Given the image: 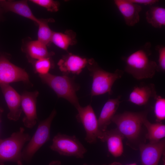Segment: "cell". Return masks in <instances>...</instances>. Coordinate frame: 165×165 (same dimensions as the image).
I'll return each mask as SVG.
<instances>
[{
    "label": "cell",
    "mask_w": 165,
    "mask_h": 165,
    "mask_svg": "<svg viewBox=\"0 0 165 165\" xmlns=\"http://www.w3.org/2000/svg\"><path fill=\"white\" fill-rule=\"evenodd\" d=\"M151 47L150 42H146L139 49L124 58V72L137 80L152 78L158 71L157 64L150 58Z\"/></svg>",
    "instance_id": "6da1fadb"
},
{
    "label": "cell",
    "mask_w": 165,
    "mask_h": 165,
    "mask_svg": "<svg viewBox=\"0 0 165 165\" xmlns=\"http://www.w3.org/2000/svg\"><path fill=\"white\" fill-rule=\"evenodd\" d=\"M24 129L20 127L18 131L4 139L0 138V165H5L8 162L23 165L22 157V148L25 143L29 141L30 135L24 132Z\"/></svg>",
    "instance_id": "7a4b0ae2"
},
{
    "label": "cell",
    "mask_w": 165,
    "mask_h": 165,
    "mask_svg": "<svg viewBox=\"0 0 165 165\" xmlns=\"http://www.w3.org/2000/svg\"><path fill=\"white\" fill-rule=\"evenodd\" d=\"M92 78L91 96L112 93V86L115 81L123 77L124 71L117 69L113 72H109L100 68L94 60L87 66Z\"/></svg>",
    "instance_id": "3957f363"
},
{
    "label": "cell",
    "mask_w": 165,
    "mask_h": 165,
    "mask_svg": "<svg viewBox=\"0 0 165 165\" xmlns=\"http://www.w3.org/2000/svg\"><path fill=\"white\" fill-rule=\"evenodd\" d=\"M39 76L42 81L49 86L58 97L67 100L76 108L80 105L76 94L79 86L73 78L67 75L57 76L49 73Z\"/></svg>",
    "instance_id": "277c9868"
},
{
    "label": "cell",
    "mask_w": 165,
    "mask_h": 165,
    "mask_svg": "<svg viewBox=\"0 0 165 165\" xmlns=\"http://www.w3.org/2000/svg\"><path fill=\"white\" fill-rule=\"evenodd\" d=\"M147 112H125L115 115L112 121L117 129L124 137L130 140L137 138L140 134L144 120L147 118Z\"/></svg>",
    "instance_id": "5b68a950"
},
{
    "label": "cell",
    "mask_w": 165,
    "mask_h": 165,
    "mask_svg": "<svg viewBox=\"0 0 165 165\" xmlns=\"http://www.w3.org/2000/svg\"><path fill=\"white\" fill-rule=\"evenodd\" d=\"M56 113L53 109L47 118L39 122L35 132L22 151L23 160L30 161L38 150L50 140L51 124Z\"/></svg>",
    "instance_id": "8992f818"
},
{
    "label": "cell",
    "mask_w": 165,
    "mask_h": 165,
    "mask_svg": "<svg viewBox=\"0 0 165 165\" xmlns=\"http://www.w3.org/2000/svg\"><path fill=\"white\" fill-rule=\"evenodd\" d=\"M76 109L78 112L76 116L77 120L82 123L86 132V141L89 143H93L98 138L104 142L105 132L99 129L98 119L91 105L84 107L80 105Z\"/></svg>",
    "instance_id": "52a82bcc"
},
{
    "label": "cell",
    "mask_w": 165,
    "mask_h": 165,
    "mask_svg": "<svg viewBox=\"0 0 165 165\" xmlns=\"http://www.w3.org/2000/svg\"><path fill=\"white\" fill-rule=\"evenodd\" d=\"M52 150L60 155L83 158L86 149L75 135L70 136L58 133L53 137L50 146Z\"/></svg>",
    "instance_id": "ba28073f"
},
{
    "label": "cell",
    "mask_w": 165,
    "mask_h": 165,
    "mask_svg": "<svg viewBox=\"0 0 165 165\" xmlns=\"http://www.w3.org/2000/svg\"><path fill=\"white\" fill-rule=\"evenodd\" d=\"M19 81L29 82L27 72L11 63L6 57H0V85Z\"/></svg>",
    "instance_id": "9c48e42d"
},
{
    "label": "cell",
    "mask_w": 165,
    "mask_h": 165,
    "mask_svg": "<svg viewBox=\"0 0 165 165\" xmlns=\"http://www.w3.org/2000/svg\"><path fill=\"white\" fill-rule=\"evenodd\" d=\"M38 94L37 91L25 92L21 96V106L25 114L22 121L24 126L28 128H33L37 123L38 118L36 105Z\"/></svg>",
    "instance_id": "30bf717a"
},
{
    "label": "cell",
    "mask_w": 165,
    "mask_h": 165,
    "mask_svg": "<svg viewBox=\"0 0 165 165\" xmlns=\"http://www.w3.org/2000/svg\"><path fill=\"white\" fill-rule=\"evenodd\" d=\"M165 148V139L140 145L139 150L142 165H158Z\"/></svg>",
    "instance_id": "8fae6325"
},
{
    "label": "cell",
    "mask_w": 165,
    "mask_h": 165,
    "mask_svg": "<svg viewBox=\"0 0 165 165\" xmlns=\"http://www.w3.org/2000/svg\"><path fill=\"white\" fill-rule=\"evenodd\" d=\"M0 86L9 110L7 117L10 120L17 121L22 111L21 96L9 84H1Z\"/></svg>",
    "instance_id": "7c38bea8"
},
{
    "label": "cell",
    "mask_w": 165,
    "mask_h": 165,
    "mask_svg": "<svg viewBox=\"0 0 165 165\" xmlns=\"http://www.w3.org/2000/svg\"><path fill=\"white\" fill-rule=\"evenodd\" d=\"M94 59H88L71 53L64 56L57 65L60 70L65 75L69 73L79 74L82 69Z\"/></svg>",
    "instance_id": "4fadbf2b"
},
{
    "label": "cell",
    "mask_w": 165,
    "mask_h": 165,
    "mask_svg": "<svg viewBox=\"0 0 165 165\" xmlns=\"http://www.w3.org/2000/svg\"><path fill=\"white\" fill-rule=\"evenodd\" d=\"M114 2L127 25L133 26L139 22V13L142 9L140 6L130 0H115Z\"/></svg>",
    "instance_id": "5bb4252c"
},
{
    "label": "cell",
    "mask_w": 165,
    "mask_h": 165,
    "mask_svg": "<svg viewBox=\"0 0 165 165\" xmlns=\"http://www.w3.org/2000/svg\"><path fill=\"white\" fill-rule=\"evenodd\" d=\"M157 95L154 84L149 83L134 86L130 93L128 101L139 106L145 105L151 98Z\"/></svg>",
    "instance_id": "9a60e30c"
},
{
    "label": "cell",
    "mask_w": 165,
    "mask_h": 165,
    "mask_svg": "<svg viewBox=\"0 0 165 165\" xmlns=\"http://www.w3.org/2000/svg\"><path fill=\"white\" fill-rule=\"evenodd\" d=\"M121 96L117 98L109 99L104 105L98 119L99 127L103 132L106 131L108 126L112 122L120 103Z\"/></svg>",
    "instance_id": "2e32d148"
},
{
    "label": "cell",
    "mask_w": 165,
    "mask_h": 165,
    "mask_svg": "<svg viewBox=\"0 0 165 165\" xmlns=\"http://www.w3.org/2000/svg\"><path fill=\"white\" fill-rule=\"evenodd\" d=\"M0 6L6 11H10L29 19L38 24L39 19L33 14L27 1L0 0Z\"/></svg>",
    "instance_id": "e0dca14e"
},
{
    "label": "cell",
    "mask_w": 165,
    "mask_h": 165,
    "mask_svg": "<svg viewBox=\"0 0 165 165\" xmlns=\"http://www.w3.org/2000/svg\"><path fill=\"white\" fill-rule=\"evenodd\" d=\"M124 138L117 129L105 132L104 142H107L109 152L114 157H119L123 153Z\"/></svg>",
    "instance_id": "ac0fdd59"
},
{
    "label": "cell",
    "mask_w": 165,
    "mask_h": 165,
    "mask_svg": "<svg viewBox=\"0 0 165 165\" xmlns=\"http://www.w3.org/2000/svg\"><path fill=\"white\" fill-rule=\"evenodd\" d=\"M76 41L75 33L70 30L64 33L53 32L51 39V42L66 51L70 46L75 45Z\"/></svg>",
    "instance_id": "d6986e66"
},
{
    "label": "cell",
    "mask_w": 165,
    "mask_h": 165,
    "mask_svg": "<svg viewBox=\"0 0 165 165\" xmlns=\"http://www.w3.org/2000/svg\"><path fill=\"white\" fill-rule=\"evenodd\" d=\"M146 18L148 23L156 28H160L165 25V9L163 7L153 6L146 13Z\"/></svg>",
    "instance_id": "ffe728a7"
},
{
    "label": "cell",
    "mask_w": 165,
    "mask_h": 165,
    "mask_svg": "<svg viewBox=\"0 0 165 165\" xmlns=\"http://www.w3.org/2000/svg\"><path fill=\"white\" fill-rule=\"evenodd\" d=\"M143 124L146 128V138L151 142L158 141L165 137V125L160 123H151L145 118Z\"/></svg>",
    "instance_id": "44dd1931"
},
{
    "label": "cell",
    "mask_w": 165,
    "mask_h": 165,
    "mask_svg": "<svg viewBox=\"0 0 165 165\" xmlns=\"http://www.w3.org/2000/svg\"><path fill=\"white\" fill-rule=\"evenodd\" d=\"M46 46L38 40L31 41L27 45L28 53L31 58L37 60L50 58L54 53L49 52Z\"/></svg>",
    "instance_id": "7402d4cb"
},
{
    "label": "cell",
    "mask_w": 165,
    "mask_h": 165,
    "mask_svg": "<svg viewBox=\"0 0 165 165\" xmlns=\"http://www.w3.org/2000/svg\"><path fill=\"white\" fill-rule=\"evenodd\" d=\"M53 19H39L38 24V40L46 45H48L51 42V39L53 32L50 28L48 23L53 21Z\"/></svg>",
    "instance_id": "603a6c76"
},
{
    "label": "cell",
    "mask_w": 165,
    "mask_h": 165,
    "mask_svg": "<svg viewBox=\"0 0 165 165\" xmlns=\"http://www.w3.org/2000/svg\"><path fill=\"white\" fill-rule=\"evenodd\" d=\"M155 100L154 112L157 123H160L165 119V99L157 95Z\"/></svg>",
    "instance_id": "cb8c5ba5"
},
{
    "label": "cell",
    "mask_w": 165,
    "mask_h": 165,
    "mask_svg": "<svg viewBox=\"0 0 165 165\" xmlns=\"http://www.w3.org/2000/svg\"><path fill=\"white\" fill-rule=\"evenodd\" d=\"M51 67L50 58H43L37 60L34 63L35 69L39 75H45L49 73Z\"/></svg>",
    "instance_id": "d4e9b609"
},
{
    "label": "cell",
    "mask_w": 165,
    "mask_h": 165,
    "mask_svg": "<svg viewBox=\"0 0 165 165\" xmlns=\"http://www.w3.org/2000/svg\"><path fill=\"white\" fill-rule=\"evenodd\" d=\"M31 2L42 7L48 11L51 12L57 11L59 9V3L52 0H31Z\"/></svg>",
    "instance_id": "484cf974"
},
{
    "label": "cell",
    "mask_w": 165,
    "mask_h": 165,
    "mask_svg": "<svg viewBox=\"0 0 165 165\" xmlns=\"http://www.w3.org/2000/svg\"><path fill=\"white\" fill-rule=\"evenodd\" d=\"M156 50L158 53V72L165 71V47L163 45H159L156 46Z\"/></svg>",
    "instance_id": "4316f807"
},
{
    "label": "cell",
    "mask_w": 165,
    "mask_h": 165,
    "mask_svg": "<svg viewBox=\"0 0 165 165\" xmlns=\"http://www.w3.org/2000/svg\"><path fill=\"white\" fill-rule=\"evenodd\" d=\"M134 3L139 5H152L157 3L159 1L157 0H130Z\"/></svg>",
    "instance_id": "83f0119b"
},
{
    "label": "cell",
    "mask_w": 165,
    "mask_h": 165,
    "mask_svg": "<svg viewBox=\"0 0 165 165\" xmlns=\"http://www.w3.org/2000/svg\"><path fill=\"white\" fill-rule=\"evenodd\" d=\"M49 165H64L59 160H54L51 162Z\"/></svg>",
    "instance_id": "f1b7e54d"
},
{
    "label": "cell",
    "mask_w": 165,
    "mask_h": 165,
    "mask_svg": "<svg viewBox=\"0 0 165 165\" xmlns=\"http://www.w3.org/2000/svg\"><path fill=\"white\" fill-rule=\"evenodd\" d=\"M109 165H124L122 164L121 163L117 162H114L112 163ZM125 165H137L136 163H130L129 164H126Z\"/></svg>",
    "instance_id": "f546056e"
},
{
    "label": "cell",
    "mask_w": 165,
    "mask_h": 165,
    "mask_svg": "<svg viewBox=\"0 0 165 165\" xmlns=\"http://www.w3.org/2000/svg\"><path fill=\"white\" fill-rule=\"evenodd\" d=\"M3 112V110L0 107V123L1 122V116Z\"/></svg>",
    "instance_id": "4dcf8cb0"
},
{
    "label": "cell",
    "mask_w": 165,
    "mask_h": 165,
    "mask_svg": "<svg viewBox=\"0 0 165 165\" xmlns=\"http://www.w3.org/2000/svg\"><path fill=\"white\" fill-rule=\"evenodd\" d=\"M83 165H88L86 164V163H84L83 164ZM106 165V164H102V165Z\"/></svg>",
    "instance_id": "1f68e13d"
},
{
    "label": "cell",
    "mask_w": 165,
    "mask_h": 165,
    "mask_svg": "<svg viewBox=\"0 0 165 165\" xmlns=\"http://www.w3.org/2000/svg\"><path fill=\"white\" fill-rule=\"evenodd\" d=\"M163 165H165V161H164V163L163 164Z\"/></svg>",
    "instance_id": "d6a6232c"
}]
</instances>
